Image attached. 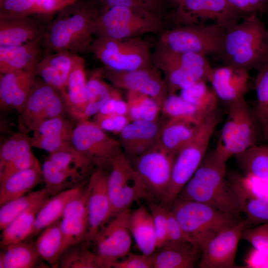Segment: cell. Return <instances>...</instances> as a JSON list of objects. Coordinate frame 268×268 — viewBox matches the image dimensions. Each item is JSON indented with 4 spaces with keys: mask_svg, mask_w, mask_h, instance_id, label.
<instances>
[{
    "mask_svg": "<svg viewBox=\"0 0 268 268\" xmlns=\"http://www.w3.org/2000/svg\"><path fill=\"white\" fill-rule=\"evenodd\" d=\"M101 9L86 0H77L57 13L42 40L44 56L60 52L73 55L90 52Z\"/></svg>",
    "mask_w": 268,
    "mask_h": 268,
    "instance_id": "cell-1",
    "label": "cell"
},
{
    "mask_svg": "<svg viewBox=\"0 0 268 268\" xmlns=\"http://www.w3.org/2000/svg\"><path fill=\"white\" fill-rule=\"evenodd\" d=\"M219 58L223 65L258 70L268 63L267 28L257 14L225 28Z\"/></svg>",
    "mask_w": 268,
    "mask_h": 268,
    "instance_id": "cell-2",
    "label": "cell"
},
{
    "mask_svg": "<svg viewBox=\"0 0 268 268\" xmlns=\"http://www.w3.org/2000/svg\"><path fill=\"white\" fill-rule=\"evenodd\" d=\"M170 206L188 241L200 252L213 236L241 221L210 206L179 196Z\"/></svg>",
    "mask_w": 268,
    "mask_h": 268,
    "instance_id": "cell-3",
    "label": "cell"
},
{
    "mask_svg": "<svg viewBox=\"0 0 268 268\" xmlns=\"http://www.w3.org/2000/svg\"><path fill=\"white\" fill-rule=\"evenodd\" d=\"M167 20L150 11L122 6L102 7L94 26L97 37L121 39L167 30Z\"/></svg>",
    "mask_w": 268,
    "mask_h": 268,
    "instance_id": "cell-4",
    "label": "cell"
},
{
    "mask_svg": "<svg viewBox=\"0 0 268 268\" xmlns=\"http://www.w3.org/2000/svg\"><path fill=\"white\" fill-rule=\"evenodd\" d=\"M151 57L153 66L164 74L169 94L199 81H209L212 67L205 56L173 51L157 42Z\"/></svg>",
    "mask_w": 268,
    "mask_h": 268,
    "instance_id": "cell-5",
    "label": "cell"
},
{
    "mask_svg": "<svg viewBox=\"0 0 268 268\" xmlns=\"http://www.w3.org/2000/svg\"><path fill=\"white\" fill-rule=\"evenodd\" d=\"M228 105L227 118L213 151L216 157L225 163L232 157L258 145L259 124L245 98Z\"/></svg>",
    "mask_w": 268,
    "mask_h": 268,
    "instance_id": "cell-6",
    "label": "cell"
},
{
    "mask_svg": "<svg viewBox=\"0 0 268 268\" xmlns=\"http://www.w3.org/2000/svg\"><path fill=\"white\" fill-rule=\"evenodd\" d=\"M219 123L216 111L205 119L197 135L176 154L169 185L160 204L169 207L194 175L206 154L210 138Z\"/></svg>",
    "mask_w": 268,
    "mask_h": 268,
    "instance_id": "cell-7",
    "label": "cell"
},
{
    "mask_svg": "<svg viewBox=\"0 0 268 268\" xmlns=\"http://www.w3.org/2000/svg\"><path fill=\"white\" fill-rule=\"evenodd\" d=\"M90 52L105 68L119 71L153 67L151 45L140 37L121 39L97 37Z\"/></svg>",
    "mask_w": 268,
    "mask_h": 268,
    "instance_id": "cell-8",
    "label": "cell"
},
{
    "mask_svg": "<svg viewBox=\"0 0 268 268\" xmlns=\"http://www.w3.org/2000/svg\"><path fill=\"white\" fill-rule=\"evenodd\" d=\"M225 33L226 29L217 23L188 24L165 30L161 33L157 42L173 51L218 58Z\"/></svg>",
    "mask_w": 268,
    "mask_h": 268,
    "instance_id": "cell-9",
    "label": "cell"
},
{
    "mask_svg": "<svg viewBox=\"0 0 268 268\" xmlns=\"http://www.w3.org/2000/svg\"><path fill=\"white\" fill-rule=\"evenodd\" d=\"M109 169L108 188L111 217L129 209L135 201L150 200L145 185L122 150L115 156Z\"/></svg>",
    "mask_w": 268,
    "mask_h": 268,
    "instance_id": "cell-10",
    "label": "cell"
},
{
    "mask_svg": "<svg viewBox=\"0 0 268 268\" xmlns=\"http://www.w3.org/2000/svg\"><path fill=\"white\" fill-rule=\"evenodd\" d=\"M78 122L71 138L73 148L89 160L95 169L110 168L115 156L122 150L119 140L110 136L94 121Z\"/></svg>",
    "mask_w": 268,
    "mask_h": 268,
    "instance_id": "cell-11",
    "label": "cell"
},
{
    "mask_svg": "<svg viewBox=\"0 0 268 268\" xmlns=\"http://www.w3.org/2000/svg\"><path fill=\"white\" fill-rule=\"evenodd\" d=\"M66 107L60 92L39 77L19 114L18 129L27 134L43 122L64 116Z\"/></svg>",
    "mask_w": 268,
    "mask_h": 268,
    "instance_id": "cell-12",
    "label": "cell"
},
{
    "mask_svg": "<svg viewBox=\"0 0 268 268\" xmlns=\"http://www.w3.org/2000/svg\"><path fill=\"white\" fill-rule=\"evenodd\" d=\"M175 156L164 150L157 143L131 160L133 166L145 185L150 200L161 201L171 179Z\"/></svg>",
    "mask_w": 268,
    "mask_h": 268,
    "instance_id": "cell-13",
    "label": "cell"
},
{
    "mask_svg": "<svg viewBox=\"0 0 268 268\" xmlns=\"http://www.w3.org/2000/svg\"><path fill=\"white\" fill-rule=\"evenodd\" d=\"M130 208L112 216L99 229L91 241L95 253L112 268L130 252L132 235L129 229Z\"/></svg>",
    "mask_w": 268,
    "mask_h": 268,
    "instance_id": "cell-14",
    "label": "cell"
},
{
    "mask_svg": "<svg viewBox=\"0 0 268 268\" xmlns=\"http://www.w3.org/2000/svg\"><path fill=\"white\" fill-rule=\"evenodd\" d=\"M101 70L104 78L115 87L147 95L154 99L161 108L169 94L164 78L154 66L132 71H115L105 67Z\"/></svg>",
    "mask_w": 268,
    "mask_h": 268,
    "instance_id": "cell-15",
    "label": "cell"
},
{
    "mask_svg": "<svg viewBox=\"0 0 268 268\" xmlns=\"http://www.w3.org/2000/svg\"><path fill=\"white\" fill-rule=\"evenodd\" d=\"M247 222L240 221L213 236L203 248L199 266L201 268H235L238 246Z\"/></svg>",
    "mask_w": 268,
    "mask_h": 268,
    "instance_id": "cell-16",
    "label": "cell"
},
{
    "mask_svg": "<svg viewBox=\"0 0 268 268\" xmlns=\"http://www.w3.org/2000/svg\"><path fill=\"white\" fill-rule=\"evenodd\" d=\"M108 175L107 170L96 169L91 174L85 186L88 221V240L90 241L111 217Z\"/></svg>",
    "mask_w": 268,
    "mask_h": 268,
    "instance_id": "cell-17",
    "label": "cell"
},
{
    "mask_svg": "<svg viewBox=\"0 0 268 268\" xmlns=\"http://www.w3.org/2000/svg\"><path fill=\"white\" fill-rule=\"evenodd\" d=\"M51 20L35 15L0 18V47L18 46L43 39Z\"/></svg>",
    "mask_w": 268,
    "mask_h": 268,
    "instance_id": "cell-18",
    "label": "cell"
},
{
    "mask_svg": "<svg viewBox=\"0 0 268 268\" xmlns=\"http://www.w3.org/2000/svg\"><path fill=\"white\" fill-rule=\"evenodd\" d=\"M165 121H131L119 134L123 152L131 160L156 145Z\"/></svg>",
    "mask_w": 268,
    "mask_h": 268,
    "instance_id": "cell-19",
    "label": "cell"
},
{
    "mask_svg": "<svg viewBox=\"0 0 268 268\" xmlns=\"http://www.w3.org/2000/svg\"><path fill=\"white\" fill-rule=\"evenodd\" d=\"M178 196L202 203L239 219L241 207L235 194L220 191L204 181L193 176Z\"/></svg>",
    "mask_w": 268,
    "mask_h": 268,
    "instance_id": "cell-20",
    "label": "cell"
},
{
    "mask_svg": "<svg viewBox=\"0 0 268 268\" xmlns=\"http://www.w3.org/2000/svg\"><path fill=\"white\" fill-rule=\"evenodd\" d=\"M250 78L249 71L223 65L212 68L208 82L218 98L228 105L245 98Z\"/></svg>",
    "mask_w": 268,
    "mask_h": 268,
    "instance_id": "cell-21",
    "label": "cell"
},
{
    "mask_svg": "<svg viewBox=\"0 0 268 268\" xmlns=\"http://www.w3.org/2000/svg\"><path fill=\"white\" fill-rule=\"evenodd\" d=\"M74 127L64 116L47 120L32 132L31 145L50 153L70 148Z\"/></svg>",
    "mask_w": 268,
    "mask_h": 268,
    "instance_id": "cell-22",
    "label": "cell"
},
{
    "mask_svg": "<svg viewBox=\"0 0 268 268\" xmlns=\"http://www.w3.org/2000/svg\"><path fill=\"white\" fill-rule=\"evenodd\" d=\"M35 70L15 71L0 74V107L14 109L19 114L34 85Z\"/></svg>",
    "mask_w": 268,
    "mask_h": 268,
    "instance_id": "cell-23",
    "label": "cell"
},
{
    "mask_svg": "<svg viewBox=\"0 0 268 268\" xmlns=\"http://www.w3.org/2000/svg\"><path fill=\"white\" fill-rule=\"evenodd\" d=\"M84 60L75 55L71 71L64 88L60 93L66 111L79 122L87 104V82Z\"/></svg>",
    "mask_w": 268,
    "mask_h": 268,
    "instance_id": "cell-24",
    "label": "cell"
},
{
    "mask_svg": "<svg viewBox=\"0 0 268 268\" xmlns=\"http://www.w3.org/2000/svg\"><path fill=\"white\" fill-rule=\"evenodd\" d=\"M42 40L22 45L0 47V74L20 70H35L44 56Z\"/></svg>",
    "mask_w": 268,
    "mask_h": 268,
    "instance_id": "cell-25",
    "label": "cell"
},
{
    "mask_svg": "<svg viewBox=\"0 0 268 268\" xmlns=\"http://www.w3.org/2000/svg\"><path fill=\"white\" fill-rule=\"evenodd\" d=\"M204 120L168 118L163 124L158 143L164 150L175 156L197 135Z\"/></svg>",
    "mask_w": 268,
    "mask_h": 268,
    "instance_id": "cell-26",
    "label": "cell"
},
{
    "mask_svg": "<svg viewBox=\"0 0 268 268\" xmlns=\"http://www.w3.org/2000/svg\"><path fill=\"white\" fill-rule=\"evenodd\" d=\"M75 55L60 52L44 56L35 67L37 76L61 92L72 68Z\"/></svg>",
    "mask_w": 268,
    "mask_h": 268,
    "instance_id": "cell-27",
    "label": "cell"
},
{
    "mask_svg": "<svg viewBox=\"0 0 268 268\" xmlns=\"http://www.w3.org/2000/svg\"><path fill=\"white\" fill-rule=\"evenodd\" d=\"M50 198V194L42 197L3 229L0 236L1 246L5 248L30 238L38 211Z\"/></svg>",
    "mask_w": 268,
    "mask_h": 268,
    "instance_id": "cell-28",
    "label": "cell"
},
{
    "mask_svg": "<svg viewBox=\"0 0 268 268\" xmlns=\"http://www.w3.org/2000/svg\"><path fill=\"white\" fill-rule=\"evenodd\" d=\"M154 253L153 268H193L199 249L190 243L166 244Z\"/></svg>",
    "mask_w": 268,
    "mask_h": 268,
    "instance_id": "cell-29",
    "label": "cell"
},
{
    "mask_svg": "<svg viewBox=\"0 0 268 268\" xmlns=\"http://www.w3.org/2000/svg\"><path fill=\"white\" fill-rule=\"evenodd\" d=\"M129 229L136 247L142 254H153L157 249L156 235L150 212L143 206L131 211Z\"/></svg>",
    "mask_w": 268,
    "mask_h": 268,
    "instance_id": "cell-30",
    "label": "cell"
},
{
    "mask_svg": "<svg viewBox=\"0 0 268 268\" xmlns=\"http://www.w3.org/2000/svg\"><path fill=\"white\" fill-rule=\"evenodd\" d=\"M43 180L41 166L15 173L0 183V206L29 193Z\"/></svg>",
    "mask_w": 268,
    "mask_h": 268,
    "instance_id": "cell-31",
    "label": "cell"
},
{
    "mask_svg": "<svg viewBox=\"0 0 268 268\" xmlns=\"http://www.w3.org/2000/svg\"><path fill=\"white\" fill-rule=\"evenodd\" d=\"M83 188L81 186L68 189L48 200L38 211L30 238L38 235L44 228L61 219L68 202Z\"/></svg>",
    "mask_w": 268,
    "mask_h": 268,
    "instance_id": "cell-32",
    "label": "cell"
},
{
    "mask_svg": "<svg viewBox=\"0 0 268 268\" xmlns=\"http://www.w3.org/2000/svg\"><path fill=\"white\" fill-rule=\"evenodd\" d=\"M101 70L95 71L87 82V104L81 121L89 120L97 114L103 106L120 92L104 80Z\"/></svg>",
    "mask_w": 268,
    "mask_h": 268,
    "instance_id": "cell-33",
    "label": "cell"
},
{
    "mask_svg": "<svg viewBox=\"0 0 268 268\" xmlns=\"http://www.w3.org/2000/svg\"><path fill=\"white\" fill-rule=\"evenodd\" d=\"M41 259L55 268L63 252V236L61 219L44 228L34 241Z\"/></svg>",
    "mask_w": 268,
    "mask_h": 268,
    "instance_id": "cell-34",
    "label": "cell"
},
{
    "mask_svg": "<svg viewBox=\"0 0 268 268\" xmlns=\"http://www.w3.org/2000/svg\"><path fill=\"white\" fill-rule=\"evenodd\" d=\"M86 240L67 248L61 255L55 268H109L108 264L95 252L88 249Z\"/></svg>",
    "mask_w": 268,
    "mask_h": 268,
    "instance_id": "cell-35",
    "label": "cell"
},
{
    "mask_svg": "<svg viewBox=\"0 0 268 268\" xmlns=\"http://www.w3.org/2000/svg\"><path fill=\"white\" fill-rule=\"evenodd\" d=\"M45 187L51 197L64 191L81 187L83 181L77 176L57 165L48 158L41 166Z\"/></svg>",
    "mask_w": 268,
    "mask_h": 268,
    "instance_id": "cell-36",
    "label": "cell"
},
{
    "mask_svg": "<svg viewBox=\"0 0 268 268\" xmlns=\"http://www.w3.org/2000/svg\"><path fill=\"white\" fill-rule=\"evenodd\" d=\"M244 173L268 182V146L256 145L235 156Z\"/></svg>",
    "mask_w": 268,
    "mask_h": 268,
    "instance_id": "cell-37",
    "label": "cell"
},
{
    "mask_svg": "<svg viewBox=\"0 0 268 268\" xmlns=\"http://www.w3.org/2000/svg\"><path fill=\"white\" fill-rule=\"evenodd\" d=\"M26 240L10 244L4 248L5 251L1 252L4 268H32L37 266L41 258L34 242Z\"/></svg>",
    "mask_w": 268,
    "mask_h": 268,
    "instance_id": "cell-38",
    "label": "cell"
},
{
    "mask_svg": "<svg viewBox=\"0 0 268 268\" xmlns=\"http://www.w3.org/2000/svg\"><path fill=\"white\" fill-rule=\"evenodd\" d=\"M126 101L131 121H155L161 111L159 104L151 97L134 90H128Z\"/></svg>",
    "mask_w": 268,
    "mask_h": 268,
    "instance_id": "cell-39",
    "label": "cell"
},
{
    "mask_svg": "<svg viewBox=\"0 0 268 268\" xmlns=\"http://www.w3.org/2000/svg\"><path fill=\"white\" fill-rule=\"evenodd\" d=\"M206 81H201L180 90V95L207 116L216 111L218 98Z\"/></svg>",
    "mask_w": 268,
    "mask_h": 268,
    "instance_id": "cell-40",
    "label": "cell"
},
{
    "mask_svg": "<svg viewBox=\"0 0 268 268\" xmlns=\"http://www.w3.org/2000/svg\"><path fill=\"white\" fill-rule=\"evenodd\" d=\"M30 137L23 133L18 150L13 158L0 171V183L17 172L41 166L33 153Z\"/></svg>",
    "mask_w": 268,
    "mask_h": 268,
    "instance_id": "cell-41",
    "label": "cell"
},
{
    "mask_svg": "<svg viewBox=\"0 0 268 268\" xmlns=\"http://www.w3.org/2000/svg\"><path fill=\"white\" fill-rule=\"evenodd\" d=\"M47 194L49 193L44 187L40 190L30 192L23 197L11 200L0 206V230L2 231L4 229L20 214Z\"/></svg>",
    "mask_w": 268,
    "mask_h": 268,
    "instance_id": "cell-42",
    "label": "cell"
},
{
    "mask_svg": "<svg viewBox=\"0 0 268 268\" xmlns=\"http://www.w3.org/2000/svg\"><path fill=\"white\" fill-rule=\"evenodd\" d=\"M239 200L247 224L257 226L268 224V202L251 197L231 185Z\"/></svg>",
    "mask_w": 268,
    "mask_h": 268,
    "instance_id": "cell-43",
    "label": "cell"
},
{
    "mask_svg": "<svg viewBox=\"0 0 268 268\" xmlns=\"http://www.w3.org/2000/svg\"><path fill=\"white\" fill-rule=\"evenodd\" d=\"M254 86L257 102L254 112L263 132L268 126V63L258 70Z\"/></svg>",
    "mask_w": 268,
    "mask_h": 268,
    "instance_id": "cell-44",
    "label": "cell"
},
{
    "mask_svg": "<svg viewBox=\"0 0 268 268\" xmlns=\"http://www.w3.org/2000/svg\"><path fill=\"white\" fill-rule=\"evenodd\" d=\"M162 113L168 118H184L204 120L207 116L180 95L169 94L161 106Z\"/></svg>",
    "mask_w": 268,
    "mask_h": 268,
    "instance_id": "cell-45",
    "label": "cell"
},
{
    "mask_svg": "<svg viewBox=\"0 0 268 268\" xmlns=\"http://www.w3.org/2000/svg\"><path fill=\"white\" fill-rule=\"evenodd\" d=\"M61 228L63 236V252L71 246L88 240L87 217L62 218Z\"/></svg>",
    "mask_w": 268,
    "mask_h": 268,
    "instance_id": "cell-46",
    "label": "cell"
},
{
    "mask_svg": "<svg viewBox=\"0 0 268 268\" xmlns=\"http://www.w3.org/2000/svg\"><path fill=\"white\" fill-rule=\"evenodd\" d=\"M229 183L247 195L268 202V182L252 175L233 174Z\"/></svg>",
    "mask_w": 268,
    "mask_h": 268,
    "instance_id": "cell-47",
    "label": "cell"
},
{
    "mask_svg": "<svg viewBox=\"0 0 268 268\" xmlns=\"http://www.w3.org/2000/svg\"><path fill=\"white\" fill-rule=\"evenodd\" d=\"M148 206L151 214L156 235V246L159 249L167 243L168 207L149 201Z\"/></svg>",
    "mask_w": 268,
    "mask_h": 268,
    "instance_id": "cell-48",
    "label": "cell"
},
{
    "mask_svg": "<svg viewBox=\"0 0 268 268\" xmlns=\"http://www.w3.org/2000/svg\"><path fill=\"white\" fill-rule=\"evenodd\" d=\"M35 0H4L0 3V18L33 15Z\"/></svg>",
    "mask_w": 268,
    "mask_h": 268,
    "instance_id": "cell-49",
    "label": "cell"
},
{
    "mask_svg": "<svg viewBox=\"0 0 268 268\" xmlns=\"http://www.w3.org/2000/svg\"><path fill=\"white\" fill-rule=\"evenodd\" d=\"M241 238L250 243L253 248L268 255V224L245 228Z\"/></svg>",
    "mask_w": 268,
    "mask_h": 268,
    "instance_id": "cell-50",
    "label": "cell"
},
{
    "mask_svg": "<svg viewBox=\"0 0 268 268\" xmlns=\"http://www.w3.org/2000/svg\"><path fill=\"white\" fill-rule=\"evenodd\" d=\"M93 121L105 132L119 134L131 120L127 115L97 113Z\"/></svg>",
    "mask_w": 268,
    "mask_h": 268,
    "instance_id": "cell-51",
    "label": "cell"
},
{
    "mask_svg": "<svg viewBox=\"0 0 268 268\" xmlns=\"http://www.w3.org/2000/svg\"><path fill=\"white\" fill-rule=\"evenodd\" d=\"M77 0H35L33 14L50 19Z\"/></svg>",
    "mask_w": 268,
    "mask_h": 268,
    "instance_id": "cell-52",
    "label": "cell"
},
{
    "mask_svg": "<svg viewBox=\"0 0 268 268\" xmlns=\"http://www.w3.org/2000/svg\"><path fill=\"white\" fill-rule=\"evenodd\" d=\"M154 254H136L130 252L122 259L114 263V268H153Z\"/></svg>",
    "mask_w": 268,
    "mask_h": 268,
    "instance_id": "cell-53",
    "label": "cell"
},
{
    "mask_svg": "<svg viewBox=\"0 0 268 268\" xmlns=\"http://www.w3.org/2000/svg\"><path fill=\"white\" fill-rule=\"evenodd\" d=\"M23 133H14L8 137L1 145L0 148V171L13 158L16 154Z\"/></svg>",
    "mask_w": 268,
    "mask_h": 268,
    "instance_id": "cell-54",
    "label": "cell"
},
{
    "mask_svg": "<svg viewBox=\"0 0 268 268\" xmlns=\"http://www.w3.org/2000/svg\"><path fill=\"white\" fill-rule=\"evenodd\" d=\"M167 220L168 237L166 244L190 243L173 211L169 207L167 209Z\"/></svg>",
    "mask_w": 268,
    "mask_h": 268,
    "instance_id": "cell-55",
    "label": "cell"
},
{
    "mask_svg": "<svg viewBox=\"0 0 268 268\" xmlns=\"http://www.w3.org/2000/svg\"><path fill=\"white\" fill-rule=\"evenodd\" d=\"M98 113L101 114H118L128 115V105L121 93L110 99L101 108Z\"/></svg>",
    "mask_w": 268,
    "mask_h": 268,
    "instance_id": "cell-56",
    "label": "cell"
},
{
    "mask_svg": "<svg viewBox=\"0 0 268 268\" xmlns=\"http://www.w3.org/2000/svg\"><path fill=\"white\" fill-rule=\"evenodd\" d=\"M245 268H267L268 255L253 248L247 255Z\"/></svg>",
    "mask_w": 268,
    "mask_h": 268,
    "instance_id": "cell-57",
    "label": "cell"
},
{
    "mask_svg": "<svg viewBox=\"0 0 268 268\" xmlns=\"http://www.w3.org/2000/svg\"><path fill=\"white\" fill-rule=\"evenodd\" d=\"M253 14L266 12L268 7V0H251Z\"/></svg>",
    "mask_w": 268,
    "mask_h": 268,
    "instance_id": "cell-58",
    "label": "cell"
},
{
    "mask_svg": "<svg viewBox=\"0 0 268 268\" xmlns=\"http://www.w3.org/2000/svg\"><path fill=\"white\" fill-rule=\"evenodd\" d=\"M169 2L173 4V5L175 6L176 7L178 6V4L179 2H180V0H166Z\"/></svg>",
    "mask_w": 268,
    "mask_h": 268,
    "instance_id": "cell-59",
    "label": "cell"
},
{
    "mask_svg": "<svg viewBox=\"0 0 268 268\" xmlns=\"http://www.w3.org/2000/svg\"><path fill=\"white\" fill-rule=\"evenodd\" d=\"M266 14H267V22H268V26L267 27V30H268V8L266 11Z\"/></svg>",
    "mask_w": 268,
    "mask_h": 268,
    "instance_id": "cell-60",
    "label": "cell"
},
{
    "mask_svg": "<svg viewBox=\"0 0 268 268\" xmlns=\"http://www.w3.org/2000/svg\"><path fill=\"white\" fill-rule=\"evenodd\" d=\"M4 0H0V3H1Z\"/></svg>",
    "mask_w": 268,
    "mask_h": 268,
    "instance_id": "cell-61",
    "label": "cell"
}]
</instances>
